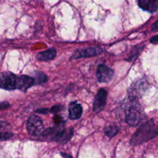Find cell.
Instances as JSON below:
<instances>
[{"mask_svg":"<svg viewBox=\"0 0 158 158\" xmlns=\"http://www.w3.org/2000/svg\"><path fill=\"white\" fill-rule=\"evenodd\" d=\"M33 85H35L34 78L29 76H18L10 72L0 73V89L9 91L19 89L26 92Z\"/></svg>","mask_w":158,"mask_h":158,"instance_id":"6da1fadb","label":"cell"},{"mask_svg":"<svg viewBox=\"0 0 158 158\" xmlns=\"http://www.w3.org/2000/svg\"><path fill=\"white\" fill-rule=\"evenodd\" d=\"M158 137V126L153 120H148L140 126L130 140L131 146H138Z\"/></svg>","mask_w":158,"mask_h":158,"instance_id":"7a4b0ae2","label":"cell"},{"mask_svg":"<svg viewBox=\"0 0 158 158\" xmlns=\"http://www.w3.org/2000/svg\"><path fill=\"white\" fill-rule=\"evenodd\" d=\"M73 136L72 128H65L63 125H56L54 127L46 129L41 137H46L59 143H66Z\"/></svg>","mask_w":158,"mask_h":158,"instance_id":"3957f363","label":"cell"},{"mask_svg":"<svg viewBox=\"0 0 158 158\" xmlns=\"http://www.w3.org/2000/svg\"><path fill=\"white\" fill-rule=\"evenodd\" d=\"M125 113L127 123L131 127L137 126L141 121V108L139 100H130V103L127 106Z\"/></svg>","mask_w":158,"mask_h":158,"instance_id":"277c9868","label":"cell"},{"mask_svg":"<svg viewBox=\"0 0 158 158\" xmlns=\"http://www.w3.org/2000/svg\"><path fill=\"white\" fill-rule=\"evenodd\" d=\"M26 129H27L28 133L33 137H41L46 130L44 128L43 120L40 117L35 115L31 116L28 119Z\"/></svg>","mask_w":158,"mask_h":158,"instance_id":"5b68a950","label":"cell"},{"mask_svg":"<svg viewBox=\"0 0 158 158\" xmlns=\"http://www.w3.org/2000/svg\"><path fill=\"white\" fill-rule=\"evenodd\" d=\"M148 83L140 79L134 82L128 89V97L130 100H139L148 89Z\"/></svg>","mask_w":158,"mask_h":158,"instance_id":"8992f818","label":"cell"},{"mask_svg":"<svg viewBox=\"0 0 158 158\" xmlns=\"http://www.w3.org/2000/svg\"><path fill=\"white\" fill-rule=\"evenodd\" d=\"M103 52V49L100 46H92V47L78 49L73 53L70 60H77L80 58H87L90 56L100 55Z\"/></svg>","mask_w":158,"mask_h":158,"instance_id":"52a82bcc","label":"cell"},{"mask_svg":"<svg viewBox=\"0 0 158 158\" xmlns=\"http://www.w3.org/2000/svg\"><path fill=\"white\" fill-rule=\"evenodd\" d=\"M114 76V71L111 68L104 64L99 65L97 70V77L100 83H108L112 80Z\"/></svg>","mask_w":158,"mask_h":158,"instance_id":"ba28073f","label":"cell"},{"mask_svg":"<svg viewBox=\"0 0 158 158\" xmlns=\"http://www.w3.org/2000/svg\"><path fill=\"white\" fill-rule=\"evenodd\" d=\"M106 98H107V91L106 89H100L97 92L95 99L94 101V106L93 109L95 113H100V111L104 109L106 103Z\"/></svg>","mask_w":158,"mask_h":158,"instance_id":"9c48e42d","label":"cell"},{"mask_svg":"<svg viewBox=\"0 0 158 158\" xmlns=\"http://www.w3.org/2000/svg\"><path fill=\"white\" fill-rule=\"evenodd\" d=\"M68 111H69V117L71 120H78L83 114V108L81 104L77 101L71 102L69 103Z\"/></svg>","mask_w":158,"mask_h":158,"instance_id":"30bf717a","label":"cell"},{"mask_svg":"<svg viewBox=\"0 0 158 158\" xmlns=\"http://www.w3.org/2000/svg\"><path fill=\"white\" fill-rule=\"evenodd\" d=\"M137 2L140 8L151 13L158 10V0H137Z\"/></svg>","mask_w":158,"mask_h":158,"instance_id":"8fae6325","label":"cell"},{"mask_svg":"<svg viewBox=\"0 0 158 158\" xmlns=\"http://www.w3.org/2000/svg\"><path fill=\"white\" fill-rule=\"evenodd\" d=\"M56 56V50L55 49H49L39 52L35 57L40 61H49L53 60Z\"/></svg>","mask_w":158,"mask_h":158,"instance_id":"7c38bea8","label":"cell"},{"mask_svg":"<svg viewBox=\"0 0 158 158\" xmlns=\"http://www.w3.org/2000/svg\"><path fill=\"white\" fill-rule=\"evenodd\" d=\"M143 49V46H134L132 49H131V52L129 53L128 56L126 58L127 61H130L132 62L134 60H135L140 55V53L142 52Z\"/></svg>","mask_w":158,"mask_h":158,"instance_id":"4fadbf2b","label":"cell"},{"mask_svg":"<svg viewBox=\"0 0 158 158\" xmlns=\"http://www.w3.org/2000/svg\"><path fill=\"white\" fill-rule=\"evenodd\" d=\"M120 128L116 124H110L104 128V134L109 137H114L118 134Z\"/></svg>","mask_w":158,"mask_h":158,"instance_id":"5bb4252c","label":"cell"},{"mask_svg":"<svg viewBox=\"0 0 158 158\" xmlns=\"http://www.w3.org/2000/svg\"><path fill=\"white\" fill-rule=\"evenodd\" d=\"M33 78L35 80V84H42L46 82H47L48 77L43 73L40 72V71H36L33 73Z\"/></svg>","mask_w":158,"mask_h":158,"instance_id":"9a60e30c","label":"cell"},{"mask_svg":"<svg viewBox=\"0 0 158 158\" xmlns=\"http://www.w3.org/2000/svg\"><path fill=\"white\" fill-rule=\"evenodd\" d=\"M13 137V134L9 132H2L0 133V141L3 140H8Z\"/></svg>","mask_w":158,"mask_h":158,"instance_id":"2e32d148","label":"cell"},{"mask_svg":"<svg viewBox=\"0 0 158 158\" xmlns=\"http://www.w3.org/2000/svg\"><path fill=\"white\" fill-rule=\"evenodd\" d=\"M65 109L64 106L63 105H56V106H52L50 110V112L53 114H58L59 113L61 112L62 110Z\"/></svg>","mask_w":158,"mask_h":158,"instance_id":"e0dca14e","label":"cell"},{"mask_svg":"<svg viewBox=\"0 0 158 158\" xmlns=\"http://www.w3.org/2000/svg\"><path fill=\"white\" fill-rule=\"evenodd\" d=\"M53 120L54 123L56 125H63L65 123L64 120H63V119L62 118V117H60V116H55L53 118Z\"/></svg>","mask_w":158,"mask_h":158,"instance_id":"ac0fdd59","label":"cell"},{"mask_svg":"<svg viewBox=\"0 0 158 158\" xmlns=\"http://www.w3.org/2000/svg\"><path fill=\"white\" fill-rule=\"evenodd\" d=\"M9 106H10V105H9V103H7V102H4V103H0V110L7 109Z\"/></svg>","mask_w":158,"mask_h":158,"instance_id":"d6986e66","label":"cell"},{"mask_svg":"<svg viewBox=\"0 0 158 158\" xmlns=\"http://www.w3.org/2000/svg\"><path fill=\"white\" fill-rule=\"evenodd\" d=\"M150 41H151V43H154V44H158V35L151 38Z\"/></svg>","mask_w":158,"mask_h":158,"instance_id":"ffe728a7","label":"cell"},{"mask_svg":"<svg viewBox=\"0 0 158 158\" xmlns=\"http://www.w3.org/2000/svg\"><path fill=\"white\" fill-rule=\"evenodd\" d=\"M36 112L39 113V114H46L48 112H49V110L46 109V108H43V109H39V110H37Z\"/></svg>","mask_w":158,"mask_h":158,"instance_id":"44dd1931","label":"cell"},{"mask_svg":"<svg viewBox=\"0 0 158 158\" xmlns=\"http://www.w3.org/2000/svg\"><path fill=\"white\" fill-rule=\"evenodd\" d=\"M60 154H61V156L63 157V158H73L72 157V156L70 155V154H67V153H64V152H61L60 153Z\"/></svg>","mask_w":158,"mask_h":158,"instance_id":"7402d4cb","label":"cell"},{"mask_svg":"<svg viewBox=\"0 0 158 158\" xmlns=\"http://www.w3.org/2000/svg\"><path fill=\"white\" fill-rule=\"evenodd\" d=\"M151 29H152V31L158 30V21H157L156 23H154V25L151 26Z\"/></svg>","mask_w":158,"mask_h":158,"instance_id":"603a6c76","label":"cell"},{"mask_svg":"<svg viewBox=\"0 0 158 158\" xmlns=\"http://www.w3.org/2000/svg\"><path fill=\"white\" fill-rule=\"evenodd\" d=\"M6 124H7V123H5V122H3V121H0V128H2V127L6 126Z\"/></svg>","mask_w":158,"mask_h":158,"instance_id":"cb8c5ba5","label":"cell"}]
</instances>
